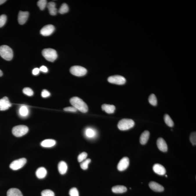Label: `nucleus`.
I'll list each match as a JSON object with an SVG mask.
<instances>
[{"mask_svg":"<svg viewBox=\"0 0 196 196\" xmlns=\"http://www.w3.org/2000/svg\"><path fill=\"white\" fill-rule=\"evenodd\" d=\"M70 102L73 107L81 112L85 113L88 111V108L87 104L79 97H72L70 100Z\"/></svg>","mask_w":196,"mask_h":196,"instance_id":"obj_1","label":"nucleus"},{"mask_svg":"<svg viewBox=\"0 0 196 196\" xmlns=\"http://www.w3.org/2000/svg\"><path fill=\"white\" fill-rule=\"evenodd\" d=\"M0 56L6 60H11L13 57V51L7 45H2L0 46Z\"/></svg>","mask_w":196,"mask_h":196,"instance_id":"obj_2","label":"nucleus"},{"mask_svg":"<svg viewBox=\"0 0 196 196\" xmlns=\"http://www.w3.org/2000/svg\"><path fill=\"white\" fill-rule=\"evenodd\" d=\"M44 57L49 62H53L57 57L56 51L52 48L44 49L42 52Z\"/></svg>","mask_w":196,"mask_h":196,"instance_id":"obj_3","label":"nucleus"},{"mask_svg":"<svg viewBox=\"0 0 196 196\" xmlns=\"http://www.w3.org/2000/svg\"><path fill=\"white\" fill-rule=\"evenodd\" d=\"M134 125V122L132 119L124 118L118 122V127L121 130H126L133 127Z\"/></svg>","mask_w":196,"mask_h":196,"instance_id":"obj_4","label":"nucleus"},{"mask_svg":"<svg viewBox=\"0 0 196 196\" xmlns=\"http://www.w3.org/2000/svg\"><path fill=\"white\" fill-rule=\"evenodd\" d=\"M28 128L24 125L15 126L12 129L13 134L16 137H21L24 136L28 132Z\"/></svg>","mask_w":196,"mask_h":196,"instance_id":"obj_5","label":"nucleus"},{"mask_svg":"<svg viewBox=\"0 0 196 196\" xmlns=\"http://www.w3.org/2000/svg\"><path fill=\"white\" fill-rule=\"evenodd\" d=\"M70 71L73 75L78 77L84 76L87 74V72L86 68L78 65H75L71 67Z\"/></svg>","mask_w":196,"mask_h":196,"instance_id":"obj_6","label":"nucleus"},{"mask_svg":"<svg viewBox=\"0 0 196 196\" xmlns=\"http://www.w3.org/2000/svg\"><path fill=\"white\" fill-rule=\"evenodd\" d=\"M27 162L25 158H20L13 161L10 165V168L14 170H17L23 168Z\"/></svg>","mask_w":196,"mask_h":196,"instance_id":"obj_7","label":"nucleus"},{"mask_svg":"<svg viewBox=\"0 0 196 196\" xmlns=\"http://www.w3.org/2000/svg\"><path fill=\"white\" fill-rule=\"evenodd\" d=\"M107 80L110 83L120 85H123L126 82L125 78L120 75H114L109 77Z\"/></svg>","mask_w":196,"mask_h":196,"instance_id":"obj_8","label":"nucleus"},{"mask_svg":"<svg viewBox=\"0 0 196 196\" xmlns=\"http://www.w3.org/2000/svg\"><path fill=\"white\" fill-rule=\"evenodd\" d=\"M55 27L52 24H48L42 28L40 31V34L44 36H49L55 31Z\"/></svg>","mask_w":196,"mask_h":196,"instance_id":"obj_9","label":"nucleus"},{"mask_svg":"<svg viewBox=\"0 0 196 196\" xmlns=\"http://www.w3.org/2000/svg\"><path fill=\"white\" fill-rule=\"evenodd\" d=\"M129 165V158L127 157H124L121 159L117 165V169L122 171L127 169Z\"/></svg>","mask_w":196,"mask_h":196,"instance_id":"obj_10","label":"nucleus"},{"mask_svg":"<svg viewBox=\"0 0 196 196\" xmlns=\"http://www.w3.org/2000/svg\"><path fill=\"white\" fill-rule=\"evenodd\" d=\"M11 106L8 97H4L0 99V110L4 111L9 108Z\"/></svg>","mask_w":196,"mask_h":196,"instance_id":"obj_11","label":"nucleus"},{"mask_svg":"<svg viewBox=\"0 0 196 196\" xmlns=\"http://www.w3.org/2000/svg\"><path fill=\"white\" fill-rule=\"evenodd\" d=\"M157 146L160 150L165 152L168 150V146L166 142L162 138H158L157 142Z\"/></svg>","mask_w":196,"mask_h":196,"instance_id":"obj_12","label":"nucleus"},{"mask_svg":"<svg viewBox=\"0 0 196 196\" xmlns=\"http://www.w3.org/2000/svg\"><path fill=\"white\" fill-rule=\"evenodd\" d=\"M29 16V12L27 11H20L18 16V22L20 24H25L27 21Z\"/></svg>","mask_w":196,"mask_h":196,"instance_id":"obj_13","label":"nucleus"},{"mask_svg":"<svg viewBox=\"0 0 196 196\" xmlns=\"http://www.w3.org/2000/svg\"><path fill=\"white\" fill-rule=\"evenodd\" d=\"M149 186L151 189L157 192H162L164 190L162 186L155 181H151L149 184Z\"/></svg>","mask_w":196,"mask_h":196,"instance_id":"obj_14","label":"nucleus"},{"mask_svg":"<svg viewBox=\"0 0 196 196\" xmlns=\"http://www.w3.org/2000/svg\"><path fill=\"white\" fill-rule=\"evenodd\" d=\"M153 170L155 173L158 175H163L166 173V170L164 167L159 164H155L153 166Z\"/></svg>","mask_w":196,"mask_h":196,"instance_id":"obj_15","label":"nucleus"},{"mask_svg":"<svg viewBox=\"0 0 196 196\" xmlns=\"http://www.w3.org/2000/svg\"><path fill=\"white\" fill-rule=\"evenodd\" d=\"M48 9L49 14L51 15L54 16L56 15L57 13V9L56 7V4L53 1H51L47 4L46 5Z\"/></svg>","mask_w":196,"mask_h":196,"instance_id":"obj_16","label":"nucleus"},{"mask_svg":"<svg viewBox=\"0 0 196 196\" xmlns=\"http://www.w3.org/2000/svg\"><path fill=\"white\" fill-rule=\"evenodd\" d=\"M150 136V132L148 130H145L141 134L139 139L141 144L144 145L146 144L149 140Z\"/></svg>","mask_w":196,"mask_h":196,"instance_id":"obj_17","label":"nucleus"},{"mask_svg":"<svg viewBox=\"0 0 196 196\" xmlns=\"http://www.w3.org/2000/svg\"><path fill=\"white\" fill-rule=\"evenodd\" d=\"M58 169L61 174L63 175L66 173L68 169L67 165L66 163L63 161L60 162L58 164Z\"/></svg>","mask_w":196,"mask_h":196,"instance_id":"obj_18","label":"nucleus"},{"mask_svg":"<svg viewBox=\"0 0 196 196\" xmlns=\"http://www.w3.org/2000/svg\"><path fill=\"white\" fill-rule=\"evenodd\" d=\"M56 141L54 139H46L44 140L41 143V145L44 148H51L54 146Z\"/></svg>","mask_w":196,"mask_h":196,"instance_id":"obj_19","label":"nucleus"},{"mask_svg":"<svg viewBox=\"0 0 196 196\" xmlns=\"http://www.w3.org/2000/svg\"><path fill=\"white\" fill-rule=\"evenodd\" d=\"M47 174V171L46 168L44 167H40L37 170L36 172V175L37 178L42 179L44 178Z\"/></svg>","mask_w":196,"mask_h":196,"instance_id":"obj_20","label":"nucleus"},{"mask_svg":"<svg viewBox=\"0 0 196 196\" xmlns=\"http://www.w3.org/2000/svg\"><path fill=\"white\" fill-rule=\"evenodd\" d=\"M113 193L116 194H120L126 192L127 188L125 186L122 185H117L113 187L112 189Z\"/></svg>","mask_w":196,"mask_h":196,"instance_id":"obj_21","label":"nucleus"},{"mask_svg":"<svg viewBox=\"0 0 196 196\" xmlns=\"http://www.w3.org/2000/svg\"><path fill=\"white\" fill-rule=\"evenodd\" d=\"M102 109L108 114H112L114 113L116 109L115 107L111 105L104 104L102 106Z\"/></svg>","mask_w":196,"mask_h":196,"instance_id":"obj_22","label":"nucleus"},{"mask_svg":"<svg viewBox=\"0 0 196 196\" xmlns=\"http://www.w3.org/2000/svg\"><path fill=\"white\" fill-rule=\"evenodd\" d=\"M7 196H23L19 190L17 188H11L7 192Z\"/></svg>","mask_w":196,"mask_h":196,"instance_id":"obj_23","label":"nucleus"},{"mask_svg":"<svg viewBox=\"0 0 196 196\" xmlns=\"http://www.w3.org/2000/svg\"><path fill=\"white\" fill-rule=\"evenodd\" d=\"M164 121L166 124L170 127H172L174 125V123L172 119L168 114H166L164 117Z\"/></svg>","mask_w":196,"mask_h":196,"instance_id":"obj_24","label":"nucleus"},{"mask_svg":"<svg viewBox=\"0 0 196 196\" xmlns=\"http://www.w3.org/2000/svg\"><path fill=\"white\" fill-rule=\"evenodd\" d=\"M19 114L21 116L23 117H26L28 114L29 110L28 109L27 107L25 106H21L20 107L19 110Z\"/></svg>","mask_w":196,"mask_h":196,"instance_id":"obj_25","label":"nucleus"},{"mask_svg":"<svg viewBox=\"0 0 196 196\" xmlns=\"http://www.w3.org/2000/svg\"><path fill=\"white\" fill-rule=\"evenodd\" d=\"M69 7L66 3L62 4L59 10V12L61 14H63L68 12L69 11Z\"/></svg>","mask_w":196,"mask_h":196,"instance_id":"obj_26","label":"nucleus"},{"mask_svg":"<svg viewBox=\"0 0 196 196\" xmlns=\"http://www.w3.org/2000/svg\"><path fill=\"white\" fill-rule=\"evenodd\" d=\"M149 101L150 104L154 106L157 105V100L156 96H155L154 94H152L149 96Z\"/></svg>","mask_w":196,"mask_h":196,"instance_id":"obj_27","label":"nucleus"},{"mask_svg":"<svg viewBox=\"0 0 196 196\" xmlns=\"http://www.w3.org/2000/svg\"><path fill=\"white\" fill-rule=\"evenodd\" d=\"M85 134L87 137L92 138L94 137L96 135L95 131L91 128H88L85 130Z\"/></svg>","mask_w":196,"mask_h":196,"instance_id":"obj_28","label":"nucleus"},{"mask_svg":"<svg viewBox=\"0 0 196 196\" xmlns=\"http://www.w3.org/2000/svg\"><path fill=\"white\" fill-rule=\"evenodd\" d=\"M91 159H87L81 162L80 164V167L82 169L86 170L88 169V165L91 162Z\"/></svg>","mask_w":196,"mask_h":196,"instance_id":"obj_29","label":"nucleus"},{"mask_svg":"<svg viewBox=\"0 0 196 196\" xmlns=\"http://www.w3.org/2000/svg\"><path fill=\"white\" fill-rule=\"evenodd\" d=\"M47 1L46 0H40L38 1L37 5L41 10H43L47 5Z\"/></svg>","mask_w":196,"mask_h":196,"instance_id":"obj_30","label":"nucleus"},{"mask_svg":"<svg viewBox=\"0 0 196 196\" xmlns=\"http://www.w3.org/2000/svg\"><path fill=\"white\" fill-rule=\"evenodd\" d=\"M42 196H55L53 191L50 190H45L42 192Z\"/></svg>","mask_w":196,"mask_h":196,"instance_id":"obj_31","label":"nucleus"},{"mask_svg":"<svg viewBox=\"0 0 196 196\" xmlns=\"http://www.w3.org/2000/svg\"><path fill=\"white\" fill-rule=\"evenodd\" d=\"M87 156H88L87 153V152H82V153L80 154L78 158V162H81L85 160V159H86Z\"/></svg>","mask_w":196,"mask_h":196,"instance_id":"obj_32","label":"nucleus"},{"mask_svg":"<svg viewBox=\"0 0 196 196\" xmlns=\"http://www.w3.org/2000/svg\"><path fill=\"white\" fill-rule=\"evenodd\" d=\"M23 91L24 94L29 96H31L33 94V91L30 88H24L23 89Z\"/></svg>","mask_w":196,"mask_h":196,"instance_id":"obj_33","label":"nucleus"},{"mask_svg":"<svg viewBox=\"0 0 196 196\" xmlns=\"http://www.w3.org/2000/svg\"><path fill=\"white\" fill-rule=\"evenodd\" d=\"M7 16L3 14L0 16V28L2 27L5 24L7 21Z\"/></svg>","mask_w":196,"mask_h":196,"instance_id":"obj_34","label":"nucleus"},{"mask_svg":"<svg viewBox=\"0 0 196 196\" xmlns=\"http://www.w3.org/2000/svg\"><path fill=\"white\" fill-rule=\"evenodd\" d=\"M190 142L193 145H196V133L195 132H193L190 134Z\"/></svg>","mask_w":196,"mask_h":196,"instance_id":"obj_35","label":"nucleus"},{"mask_svg":"<svg viewBox=\"0 0 196 196\" xmlns=\"http://www.w3.org/2000/svg\"><path fill=\"white\" fill-rule=\"evenodd\" d=\"M69 194L70 196H79L78 190L75 187L69 190Z\"/></svg>","mask_w":196,"mask_h":196,"instance_id":"obj_36","label":"nucleus"},{"mask_svg":"<svg viewBox=\"0 0 196 196\" xmlns=\"http://www.w3.org/2000/svg\"><path fill=\"white\" fill-rule=\"evenodd\" d=\"M42 96L43 98H46L50 96V93L46 89H44L42 92Z\"/></svg>","mask_w":196,"mask_h":196,"instance_id":"obj_37","label":"nucleus"},{"mask_svg":"<svg viewBox=\"0 0 196 196\" xmlns=\"http://www.w3.org/2000/svg\"><path fill=\"white\" fill-rule=\"evenodd\" d=\"M64 110L65 111L74 112H77L78 110L73 107H65V108L64 109Z\"/></svg>","mask_w":196,"mask_h":196,"instance_id":"obj_38","label":"nucleus"},{"mask_svg":"<svg viewBox=\"0 0 196 196\" xmlns=\"http://www.w3.org/2000/svg\"><path fill=\"white\" fill-rule=\"evenodd\" d=\"M39 69H40V71L44 73L47 72L48 71V68L45 66H41L40 68H39Z\"/></svg>","mask_w":196,"mask_h":196,"instance_id":"obj_39","label":"nucleus"},{"mask_svg":"<svg viewBox=\"0 0 196 196\" xmlns=\"http://www.w3.org/2000/svg\"><path fill=\"white\" fill-rule=\"evenodd\" d=\"M40 69L38 68H35L33 70V75H36L39 74L40 72Z\"/></svg>","mask_w":196,"mask_h":196,"instance_id":"obj_40","label":"nucleus"},{"mask_svg":"<svg viewBox=\"0 0 196 196\" xmlns=\"http://www.w3.org/2000/svg\"><path fill=\"white\" fill-rule=\"evenodd\" d=\"M6 1V0H0V5L3 4Z\"/></svg>","mask_w":196,"mask_h":196,"instance_id":"obj_41","label":"nucleus"},{"mask_svg":"<svg viewBox=\"0 0 196 196\" xmlns=\"http://www.w3.org/2000/svg\"><path fill=\"white\" fill-rule=\"evenodd\" d=\"M3 74L2 71H1V70H0V77L2 76Z\"/></svg>","mask_w":196,"mask_h":196,"instance_id":"obj_42","label":"nucleus"},{"mask_svg":"<svg viewBox=\"0 0 196 196\" xmlns=\"http://www.w3.org/2000/svg\"><path fill=\"white\" fill-rule=\"evenodd\" d=\"M166 177H168V176H167V175H166Z\"/></svg>","mask_w":196,"mask_h":196,"instance_id":"obj_43","label":"nucleus"}]
</instances>
